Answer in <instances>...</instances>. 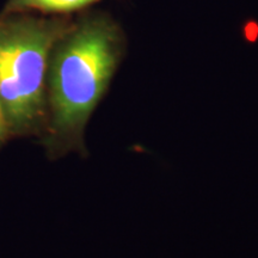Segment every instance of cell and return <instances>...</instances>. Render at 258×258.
I'll return each instance as SVG.
<instances>
[{"instance_id": "4", "label": "cell", "mask_w": 258, "mask_h": 258, "mask_svg": "<svg viewBox=\"0 0 258 258\" xmlns=\"http://www.w3.org/2000/svg\"><path fill=\"white\" fill-rule=\"evenodd\" d=\"M10 139L8 123H6L4 112H3L2 105H0V150L5 146V144L8 143Z\"/></svg>"}, {"instance_id": "1", "label": "cell", "mask_w": 258, "mask_h": 258, "mask_svg": "<svg viewBox=\"0 0 258 258\" xmlns=\"http://www.w3.org/2000/svg\"><path fill=\"white\" fill-rule=\"evenodd\" d=\"M120 29L105 15L83 16L51 50L47 73L48 121L40 144L51 160L88 156L85 129L123 55Z\"/></svg>"}, {"instance_id": "2", "label": "cell", "mask_w": 258, "mask_h": 258, "mask_svg": "<svg viewBox=\"0 0 258 258\" xmlns=\"http://www.w3.org/2000/svg\"><path fill=\"white\" fill-rule=\"evenodd\" d=\"M73 22L70 16L0 12V105L10 139L43 135L50 54Z\"/></svg>"}, {"instance_id": "3", "label": "cell", "mask_w": 258, "mask_h": 258, "mask_svg": "<svg viewBox=\"0 0 258 258\" xmlns=\"http://www.w3.org/2000/svg\"><path fill=\"white\" fill-rule=\"evenodd\" d=\"M99 0H6L2 12H28L44 16H70Z\"/></svg>"}]
</instances>
